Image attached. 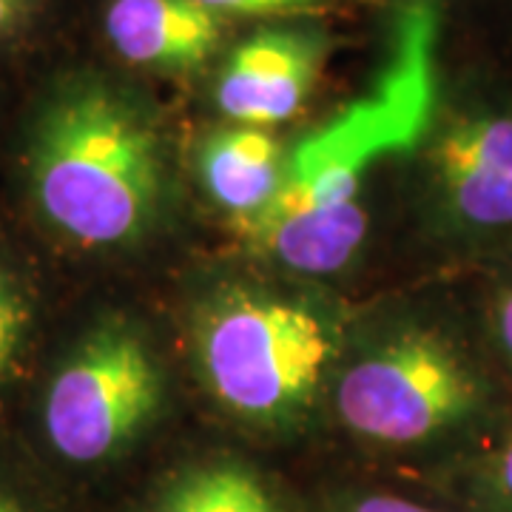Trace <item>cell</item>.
<instances>
[{
    "instance_id": "1",
    "label": "cell",
    "mask_w": 512,
    "mask_h": 512,
    "mask_svg": "<svg viewBox=\"0 0 512 512\" xmlns=\"http://www.w3.org/2000/svg\"><path fill=\"white\" fill-rule=\"evenodd\" d=\"M433 15L427 6L402 20L396 63L376 97L356 103L333 126L293 151L285 183L242 231L256 248L299 274L342 271L367 237L362 183L367 165L413 146L433 100Z\"/></svg>"
},
{
    "instance_id": "2",
    "label": "cell",
    "mask_w": 512,
    "mask_h": 512,
    "mask_svg": "<svg viewBox=\"0 0 512 512\" xmlns=\"http://www.w3.org/2000/svg\"><path fill=\"white\" fill-rule=\"evenodd\" d=\"M29 171L40 214L86 248L140 237L163 194L154 128L131 100L103 83L66 86L43 106Z\"/></svg>"
},
{
    "instance_id": "3",
    "label": "cell",
    "mask_w": 512,
    "mask_h": 512,
    "mask_svg": "<svg viewBox=\"0 0 512 512\" xmlns=\"http://www.w3.org/2000/svg\"><path fill=\"white\" fill-rule=\"evenodd\" d=\"M336 410L356 436L419 447L470 433L495 413L476 350L439 322H404L342 373Z\"/></svg>"
},
{
    "instance_id": "4",
    "label": "cell",
    "mask_w": 512,
    "mask_h": 512,
    "mask_svg": "<svg viewBox=\"0 0 512 512\" xmlns=\"http://www.w3.org/2000/svg\"><path fill=\"white\" fill-rule=\"evenodd\" d=\"M197 353L222 407L282 424L313 402L336 356V336L308 305L239 291L205 311Z\"/></svg>"
},
{
    "instance_id": "5",
    "label": "cell",
    "mask_w": 512,
    "mask_h": 512,
    "mask_svg": "<svg viewBox=\"0 0 512 512\" xmlns=\"http://www.w3.org/2000/svg\"><path fill=\"white\" fill-rule=\"evenodd\" d=\"M430 231L461 251H512V109L450 111L421 154Z\"/></svg>"
},
{
    "instance_id": "6",
    "label": "cell",
    "mask_w": 512,
    "mask_h": 512,
    "mask_svg": "<svg viewBox=\"0 0 512 512\" xmlns=\"http://www.w3.org/2000/svg\"><path fill=\"white\" fill-rule=\"evenodd\" d=\"M160 370L123 325L94 330L60 367L43 407L46 439L72 464L114 458L160 407Z\"/></svg>"
},
{
    "instance_id": "7",
    "label": "cell",
    "mask_w": 512,
    "mask_h": 512,
    "mask_svg": "<svg viewBox=\"0 0 512 512\" xmlns=\"http://www.w3.org/2000/svg\"><path fill=\"white\" fill-rule=\"evenodd\" d=\"M325 60V40L308 32L271 29L242 40L225 60L217 103L239 126L291 120L311 97Z\"/></svg>"
},
{
    "instance_id": "8",
    "label": "cell",
    "mask_w": 512,
    "mask_h": 512,
    "mask_svg": "<svg viewBox=\"0 0 512 512\" xmlns=\"http://www.w3.org/2000/svg\"><path fill=\"white\" fill-rule=\"evenodd\" d=\"M106 35L134 66L185 72L214 55L222 18L197 0H111Z\"/></svg>"
},
{
    "instance_id": "9",
    "label": "cell",
    "mask_w": 512,
    "mask_h": 512,
    "mask_svg": "<svg viewBox=\"0 0 512 512\" xmlns=\"http://www.w3.org/2000/svg\"><path fill=\"white\" fill-rule=\"evenodd\" d=\"M285 157L271 134L262 128H222L202 146V183L211 200L239 222L268 208L285 183Z\"/></svg>"
},
{
    "instance_id": "10",
    "label": "cell",
    "mask_w": 512,
    "mask_h": 512,
    "mask_svg": "<svg viewBox=\"0 0 512 512\" xmlns=\"http://www.w3.org/2000/svg\"><path fill=\"white\" fill-rule=\"evenodd\" d=\"M157 512H279V507L248 467L214 461L174 478Z\"/></svg>"
},
{
    "instance_id": "11",
    "label": "cell",
    "mask_w": 512,
    "mask_h": 512,
    "mask_svg": "<svg viewBox=\"0 0 512 512\" xmlns=\"http://www.w3.org/2000/svg\"><path fill=\"white\" fill-rule=\"evenodd\" d=\"M464 490L476 512H512V430L473 456Z\"/></svg>"
},
{
    "instance_id": "12",
    "label": "cell",
    "mask_w": 512,
    "mask_h": 512,
    "mask_svg": "<svg viewBox=\"0 0 512 512\" xmlns=\"http://www.w3.org/2000/svg\"><path fill=\"white\" fill-rule=\"evenodd\" d=\"M484 325L495 359L512 376V262L498 274L495 285L487 293Z\"/></svg>"
},
{
    "instance_id": "13",
    "label": "cell",
    "mask_w": 512,
    "mask_h": 512,
    "mask_svg": "<svg viewBox=\"0 0 512 512\" xmlns=\"http://www.w3.org/2000/svg\"><path fill=\"white\" fill-rule=\"evenodd\" d=\"M26 325H29V311L23 296L6 279H0V382L18 356Z\"/></svg>"
},
{
    "instance_id": "14",
    "label": "cell",
    "mask_w": 512,
    "mask_h": 512,
    "mask_svg": "<svg viewBox=\"0 0 512 512\" xmlns=\"http://www.w3.org/2000/svg\"><path fill=\"white\" fill-rule=\"evenodd\" d=\"M217 15H296L313 12L328 0H197Z\"/></svg>"
},
{
    "instance_id": "15",
    "label": "cell",
    "mask_w": 512,
    "mask_h": 512,
    "mask_svg": "<svg viewBox=\"0 0 512 512\" xmlns=\"http://www.w3.org/2000/svg\"><path fill=\"white\" fill-rule=\"evenodd\" d=\"M339 512H439L433 507H424L419 501H410L402 495H387V493H370L359 495L348 504H342Z\"/></svg>"
},
{
    "instance_id": "16",
    "label": "cell",
    "mask_w": 512,
    "mask_h": 512,
    "mask_svg": "<svg viewBox=\"0 0 512 512\" xmlns=\"http://www.w3.org/2000/svg\"><path fill=\"white\" fill-rule=\"evenodd\" d=\"M26 6L29 0H0V37L15 32V26L26 15Z\"/></svg>"
},
{
    "instance_id": "17",
    "label": "cell",
    "mask_w": 512,
    "mask_h": 512,
    "mask_svg": "<svg viewBox=\"0 0 512 512\" xmlns=\"http://www.w3.org/2000/svg\"><path fill=\"white\" fill-rule=\"evenodd\" d=\"M0 512H40L26 498V495H20L18 490H12V487H3L0 484Z\"/></svg>"
}]
</instances>
